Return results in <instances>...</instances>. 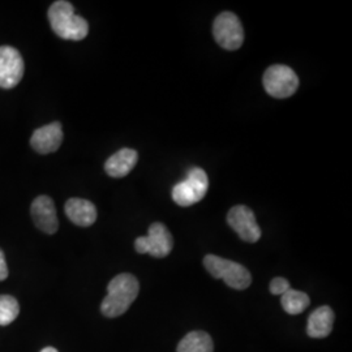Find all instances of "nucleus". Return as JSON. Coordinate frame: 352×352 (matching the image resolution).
<instances>
[{
	"label": "nucleus",
	"instance_id": "1",
	"mask_svg": "<svg viewBox=\"0 0 352 352\" xmlns=\"http://www.w3.org/2000/svg\"><path fill=\"white\" fill-rule=\"evenodd\" d=\"M139 292L140 283L135 276L123 273L113 278L107 286V296L101 304L102 315L109 318L124 315Z\"/></svg>",
	"mask_w": 352,
	"mask_h": 352
},
{
	"label": "nucleus",
	"instance_id": "2",
	"mask_svg": "<svg viewBox=\"0 0 352 352\" xmlns=\"http://www.w3.org/2000/svg\"><path fill=\"white\" fill-rule=\"evenodd\" d=\"M49 21L54 33L67 41H81L88 36V21L76 14L69 1L58 0L52 3L49 8Z\"/></svg>",
	"mask_w": 352,
	"mask_h": 352
},
{
	"label": "nucleus",
	"instance_id": "3",
	"mask_svg": "<svg viewBox=\"0 0 352 352\" xmlns=\"http://www.w3.org/2000/svg\"><path fill=\"white\" fill-rule=\"evenodd\" d=\"M204 266L215 279H223L228 287L245 289L251 286L252 276L247 267L235 261L208 254L204 258Z\"/></svg>",
	"mask_w": 352,
	"mask_h": 352
},
{
	"label": "nucleus",
	"instance_id": "4",
	"mask_svg": "<svg viewBox=\"0 0 352 352\" xmlns=\"http://www.w3.org/2000/svg\"><path fill=\"white\" fill-rule=\"evenodd\" d=\"M209 188V179L200 167H193L188 171L184 182L177 183L173 188V200L179 206H192L205 197Z\"/></svg>",
	"mask_w": 352,
	"mask_h": 352
},
{
	"label": "nucleus",
	"instance_id": "5",
	"mask_svg": "<svg viewBox=\"0 0 352 352\" xmlns=\"http://www.w3.org/2000/svg\"><path fill=\"white\" fill-rule=\"evenodd\" d=\"M263 84L267 94L278 100H283L296 93L299 88V78L292 71V68L287 65L276 64L266 69Z\"/></svg>",
	"mask_w": 352,
	"mask_h": 352
},
{
	"label": "nucleus",
	"instance_id": "6",
	"mask_svg": "<svg viewBox=\"0 0 352 352\" xmlns=\"http://www.w3.org/2000/svg\"><path fill=\"white\" fill-rule=\"evenodd\" d=\"M213 34L217 43L225 50H238L244 42V29L239 17L232 12H222L217 16Z\"/></svg>",
	"mask_w": 352,
	"mask_h": 352
},
{
	"label": "nucleus",
	"instance_id": "7",
	"mask_svg": "<svg viewBox=\"0 0 352 352\" xmlns=\"http://www.w3.org/2000/svg\"><path fill=\"white\" fill-rule=\"evenodd\" d=\"M174 247L171 232L164 223L155 222L149 227L146 236H140L135 241V250L141 254L149 253L155 258H164L168 256Z\"/></svg>",
	"mask_w": 352,
	"mask_h": 352
},
{
	"label": "nucleus",
	"instance_id": "8",
	"mask_svg": "<svg viewBox=\"0 0 352 352\" xmlns=\"http://www.w3.org/2000/svg\"><path fill=\"white\" fill-rule=\"evenodd\" d=\"M24 59L19 50L11 46H0V88L12 89L24 76Z\"/></svg>",
	"mask_w": 352,
	"mask_h": 352
},
{
	"label": "nucleus",
	"instance_id": "9",
	"mask_svg": "<svg viewBox=\"0 0 352 352\" xmlns=\"http://www.w3.org/2000/svg\"><path fill=\"white\" fill-rule=\"evenodd\" d=\"M230 227L247 243H256L261 238V228L257 225L254 213L245 205H236L227 214Z\"/></svg>",
	"mask_w": 352,
	"mask_h": 352
},
{
	"label": "nucleus",
	"instance_id": "10",
	"mask_svg": "<svg viewBox=\"0 0 352 352\" xmlns=\"http://www.w3.org/2000/svg\"><path fill=\"white\" fill-rule=\"evenodd\" d=\"M32 218L36 226L45 234L52 235L59 228V221L56 215L55 204L49 196H38L30 208Z\"/></svg>",
	"mask_w": 352,
	"mask_h": 352
},
{
	"label": "nucleus",
	"instance_id": "11",
	"mask_svg": "<svg viewBox=\"0 0 352 352\" xmlns=\"http://www.w3.org/2000/svg\"><path fill=\"white\" fill-rule=\"evenodd\" d=\"M63 142V128L59 122L41 126L34 131L30 145L39 154H50L58 151Z\"/></svg>",
	"mask_w": 352,
	"mask_h": 352
},
{
	"label": "nucleus",
	"instance_id": "12",
	"mask_svg": "<svg viewBox=\"0 0 352 352\" xmlns=\"http://www.w3.org/2000/svg\"><path fill=\"white\" fill-rule=\"evenodd\" d=\"M334 312L330 307L322 305L314 311L308 317L307 325V334L311 338L321 340L330 336L333 327H334Z\"/></svg>",
	"mask_w": 352,
	"mask_h": 352
},
{
	"label": "nucleus",
	"instance_id": "13",
	"mask_svg": "<svg viewBox=\"0 0 352 352\" xmlns=\"http://www.w3.org/2000/svg\"><path fill=\"white\" fill-rule=\"evenodd\" d=\"M65 214L76 226H91L97 221V209L94 204L84 199H69L65 202Z\"/></svg>",
	"mask_w": 352,
	"mask_h": 352
},
{
	"label": "nucleus",
	"instance_id": "14",
	"mask_svg": "<svg viewBox=\"0 0 352 352\" xmlns=\"http://www.w3.org/2000/svg\"><path fill=\"white\" fill-rule=\"evenodd\" d=\"M139 161V154L133 149H120L113 154L104 164L107 175L111 177H124L128 175Z\"/></svg>",
	"mask_w": 352,
	"mask_h": 352
},
{
	"label": "nucleus",
	"instance_id": "15",
	"mask_svg": "<svg viewBox=\"0 0 352 352\" xmlns=\"http://www.w3.org/2000/svg\"><path fill=\"white\" fill-rule=\"evenodd\" d=\"M212 337L205 331H190L177 344L176 352H213Z\"/></svg>",
	"mask_w": 352,
	"mask_h": 352
},
{
	"label": "nucleus",
	"instance_id": "16",
	"mask_svg": "<svg viewBox=\"0 0 352 352\" xmlns=\"http://www.w3.org/2000/svg\"><path fill=\"white\" fill-rule=\"evenodd\" d=\"M280 304L285 312H287L289 315H300L309 307L311 299L305 292L289 289L282 295Z\"/></svg>",
	"mask_w": 352,
	"mask_h": 352
},
{
	"label": "nucleus",
	"instance_id": "17",
	"mask_svg": "<svg viewBox=\"0 0 352 352\" xmlns=\"http://www.w3.org/2000/svg\"><path fill=\"white\" fill-rule=\"evenodd\" d=\"M20 314L19 302L10 295H0V327L12 324Z\"/></svg>",
	"mask_w": 352,
	"mask_h": 352
},
{
	"label": "nucleus",
	"instance_id": "18",
	"mask_svg": "<svg viewBox=\"0 0 352 352\" xmlns=\"http://www.w3.org/2000/svg\"><path fill=\"white\" fill-rule=\"evenodd\" d=\"M289 289H291V287H289V280L285 279V278H274V279L270 282V292H272L273 295H280V296H282V295Z\"/></svg>",
	"mask_w": 352,
	"mask_h": 352
},
{
	"label": "nucleus",
	"instance_id": "19",
	"mask_svg": "<svg viewBox=\"0 0 352 352\" xmlns=\"http://www.w3.org/2000/svg\"><path fill=\"white\" fill-rule=\"evenodd\" d=\"M7 277H8V266H7L4 252L0 250V280H4Z\"/></svg>",
	"mask_w": 352,
	"mask_h": 352
},
{
	"label": "nucleus",
	"instance_id": "20",
	"mask_svg": "<svg viewBox=\"0 0 352 352\" xmlns=\"http://www.w3.org/2000/svg\"><path fill=\"white\" fill-rule=\"evenodd\" d=\"M41 352H58V350L54 349V347H46V349H43Z\"/></svg>",
	"mask_w": 352,
	"mask_h": 352
}]
</instances>
